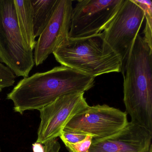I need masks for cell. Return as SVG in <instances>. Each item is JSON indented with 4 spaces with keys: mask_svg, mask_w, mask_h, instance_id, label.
<instances>
[{
    "mask_svg": "<svg viewBox=\"0 0 152 152\" xmlns=\"http://www.w3.org/2000/svg\"><path fill=\"white\" fill-rule=\"evenodd\" d=\"M94 77L64 66L36 73L21 80L7 95L13 101L15 112L38 110L69 93L84 92L95 84Z\"/></svg>",
    "mask_w": 152,
    "mask_h": 152,
    "instance_id": "1",
    "label": "cell"
},
{
    "mask_svg": "<svg viewBox=\"0 0 152 152\" xmlns=\"http://www.w3.org/2000/svg\"><path fill=\"white\" fill-rule=\"evenodd\" d=\"M124 64L125 113L131 122L152 132V48L139 34Z\"/></svg>",
    "mask_w": 152,
    "mask_h": 152,
    "instance_id": "2",
    "label": "cell"
},
{
    "mask_svg": "<svg viewBox=\"0 0 152 152\" xmlns=\"http://www.w3.org/2000/svg\"><path fill=\"white\" fill-rule=\"evenodd\" d=\"M61 65L95 77L121 72L123 62L106 42L103 33L84 38L68 37L53 52Z\"/></svg>",
    "mask_w": 152,
    "mask_h": 152,
    "instance_id": "3",
    "label": "cell"
},
{
    "mask_svg": "<svg viewBox=\"0 0 152 152\" xmlns=\"http://www.w3.org/2000/svg\"><path fill=\"white\" fill-rule=\"evenodd\" d=\"M0 63L24 78L29 77L35 64L33 50L18 24L14 0H0Z\"/></svg>",
    "mask_w": 152,
    "mask_h": 152,
    "instance_id": "4",
    "label": "cell"
},
{
    "mask_svg": "<svg viewBox=\"0 0 152 152\" xmlns=\"http://www.w3.org/2000/svg\"><path fill=\"white\" fill-rule=\"evenodd\" d=\"M128 122L125 112L107 105L98 104L89 106L75 115L64 129L100 140L118 133Z\"/></svg>",
    "mask_w": 152,
    "mask_h": 152,
    "instance_id": "5",
    "label": "cell"
},
{
    "mask_svg": "<svg viewBox=\"0 0 152 152\" xmlns=\"http://www.w3.org/2000/svg\"><path fill=\"white\" fill-rule=\"evenodd\" d=\"M144 19V11L133 0H124L102 33L106 42L121 57L123 65Z\"/></svg>",
    "mask_w": 152,
    "mask_h": 152,
    "instance_id": "6",
    "label": "cell"
},
{
    "mask_svg": "<svg viewBox=\"0 0 152 152\" xmlns=\"http://www.w3.org/2000/svg\"><path fill=\"white\" fill-rule=\"evenodd\" d=\"M124 0H80L73 8L68 36L73 39L104 31Z\"/></svg>",
    "mask_w": 152,
    "mask_h": 152,
    "instance_id": "7",
    "label": "cell"
},
{
    "mask_svg": "<svg viewBox=\"0 0 152 152\" xmlns=\"http://www.w3.org/2000/svg\"><path fill=\"white\" fill-rule=\"evenodd\" d=\"M84 94V92L65 94L39 109L41 122L36 142L44 145L59 137L68 122L89 106Z\"/></svg>",
    "mask_w": 152,
    "mask_h": 152,
    "instance_id": "8",
    "label": "cell"
},
{
    "mask_svg": "<svg viewBox=\"0 0 152 152\" xmlns=\"http://www.w3.org/2000/svg\"><path fill=\"white\" fill-rule=\"evenodd\" d=\"M72 9V1L58 0L50 20L36 41L34 57L37 66L69 37Z\"/></svg>",
    "mask_w": 152,
    "mask_h": 152,
    "instance_id": "9",
    "label": "cell"
},
{
    "mask_svg": "<svg viewBox=\"0 0 152 152\" xmlns=\"http://www.w3.org/2000/svg\"><path fill=\"white\" fill-rule=\"evenodd\" d=\"M152 139V132L129 122L111 137L93 139L88 152H148Z\"/></svg>",
    "mask_w": 152,
    "mask_h": 152,
    "instance_id": "10",
    "label": "cell"
},
{
    "mask_svg": "<svg viewBox=\"0 0 152 152\" xmlns=\"http://www.w3.org/2000/svg\"><path fill=\"white\" fill-rule=\"evenodd\" d=\"M18 24L20 31L32 50L36 41L34 32L33 10L31 0H14Z\"/></svg>",
    "mask_w": 152,
    "mask_h": 152,
    "instance_id": "11",
    "label": "cell"
},
{
    "mask_svg": "<svg viewBox=\"0 0 152 152\" xmlns=\"http://www.w3.org/2000/svg\"><path fill=\"white\" fill-rule=\"evenodd\" d=\"M35 37L39 36L50 20L58 0H31Z\"/></svg>",
    "mask_w": 152,
    "mask_h": 152,
    "instance_id": "12",
    "label": "cell"
},
{
    "mask_svg": "<svg viewBox=\"0 0 152 152\" xmlns=\"http://www.w3.org/2000/svg\"><path fill=\"white\" fill-rule=\"evenodd\" d=\"M134 2L139 6L144 11L146 19L145 26L144 29L145 41L150 48H152V2L150 0H133Z\"/></svg>",
    "mask_w": 152,
    "mask_h": 152,
    "instance_id": "13",
    "label": "cell"
},
{
    "mask_svg": "<svg viewBox=\"0 0 152 152\" xmlns=\"http://www.w3.org/2000/svg\"><path fill=\"white\" fill-rule=\"evenodd\" d=\"M16 76L8 66L0 63V92L3 89L13 86Z\"/></svg>",
    "mask_w": 152,
    "mask_h": 152,
    "instance_id": "14",
    "label": "cell"
},
{
    "mask_svg": "<svg viewBox=\"0 0 152 152\" xmlns=\"http://www.w3.org/2000/svg\"><path fill=\"white\" fill-rule=\"evenodd\" d=\"M93 137L90 135H87L81 141L75 143H64L69 152H88L91 145Z\"/></svg>",
    "mask_w": 152,
    "mask_h": 152,
    "instance_id": "15",
    "label": "cell"
},
{
    "mask_svg": "<svg viewBox=\"0 0 152 152\" xmlns=\"http://www.w3.org/2000/svg\"><path fill=\"white\" fill-rule=\"evenodd\" d=\"M87 135L79 132H74L64 129L59 137L64 143H75L83 140Z\"/></svg>",
    "mask_w": 152,
    "mask_h": 152,
    "instance_id": "16",
    "label": "cell"
},
{
    "mask_svg": "<svg viewBox=\"0 0 152 152\" xmlns=\"http://www.w3.org/2000/svg\"><path fill=\"white\" fill-rule=\"evenodd\" d=\"M44 145L45 152H59L61 148L57 138L47 142Z\"/></svg>",
    "mask_w": 152,
    "mask_h": 152,
    "instance_id": "17",
    "label": "cell"
},
{
    "mask_svg": "<svg viewBox=\"0 0 152 152\" xmlns=\"http://www.w3.org/2000/svg\"><path fill=\"white\" fill-rule=\"evenodd\" d=\"M32 150L33 152H45L44 145L39 142H35L32 144Z\"/></svg>",
    "mask_w": 152,
    "mask_h": 152,
    "instance_id": "18",
    "label": "cell"
},
{
    "mask_svg": "<svg viewBox=\"0 0 152 152\" xmlns=\"http://www.w3.org/2000/svg\"><path fill=\"white\" fill-rule=\"evenodd\" d=\"M152 152V145L150 146V148H149V152Z\"/></svg>",
    "mask_w": 152,
    "mask_h": 152,
    "instance_id": "19",
    "label": "cell"
},
{
    "mask_svg": "<svg viewBox=\"0 0 152 152\" xmlns=\"http://www.w3.org/2000/svg\"><path fill=\"white\" fill-rule=\"evenodd\" d=\"M1 148H0V152H1Z\"/></svg>",
    "mask_w": 152,
    "mask_h": 152,
    "instance_id": "20",
    "label": "cell"
}]
</instances>
